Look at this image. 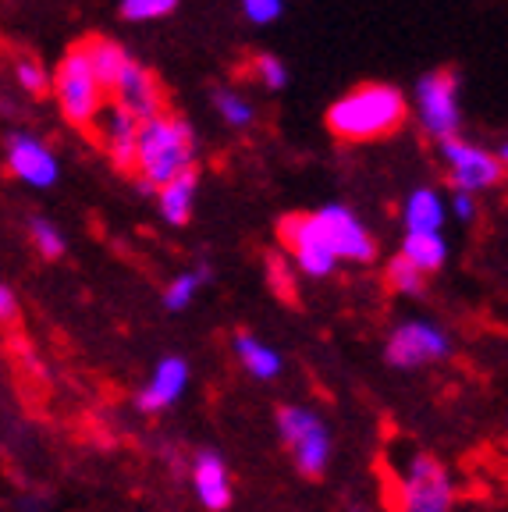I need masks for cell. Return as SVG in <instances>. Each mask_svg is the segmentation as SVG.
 <instances>
[{
    "instance_id": "4316f807",
    "label": "cell",
    "mask_w": 508,
    "mask_h": 512,
    "mask_svg": "<svg viewBox=\"0 0 508 512\" xmlns=\"http://www.w3.org/2000/svg\"><path fill=\"white\" fill-rule=\"evenodd\" d=\"M178 0H121V18L125 22H160V18L175 15Z\"/></svg>"
},
{
    "instance_id": "52a82bcc",
    "label": "cell",
    "mask_w": 508,
    "mask_h": 512,
    "mask_svg": "<svg viewBox=\"0 0 508 512\" xmlns=\"http://www.w3.org/2000/svg\"><path fill=\"white\" fill-rule=\"evenodd\" d=\"M278 431L281 441L292 448L299 473L320 477L327 459H331V434H327L324 420L306 406H285L278 409Z\"/></svg>"
},
{
    "instance_id": "484cf974",
    "label": "cell",
    "mask_w": 508,
    "mask_h": 512,
    "mask_svg": "<svg viewBox=\"0 0 508 512\" xmlns=\"http://www.w3.org/2000/svg\"><path fill=\"white\" fill-rule=\"evenodd\" d=\"M253 79L260 82L267 93H281V89L288 86V79H292V72H288V64L281 61V57L256 54L253 57Z\"/></svg>"
},
{
    "instance_id": "d4e9b609",
    "label": "cell",
    "mask_w": 508,
    "mask_h": 512,
    "mask_svg": "<svg viewBox=\"0 0 508 512\" xmlns=\"http://www.w3.org/2000/svg\"><path fill=\"white\" fill-rule=\"evenodd\" d=\"M29 239H32V249L43 256V260H61L64 256V235L54 221L47 217H32L29 221Z\"/></svg>"
},
{
    "instance_id": "6da1fadb",
    "label": "cell",
    "mask_w": 508,
    "mask_h": 512,
    "mask_svg": "<svg viewBox=\"0 0 508 512\" xmlns=\"http://www.w3.org/2000/svg\"><path fill=\"white\" fill-rule=\"evenodd\" d=\"M409 118V96L391 82L352 86L327 107V132L342 143H377L395 136Z\"/></svg>"
},
{
    "instance_id": "7402d4cb",
    "label": "cell",
    "mask_w": 508,
    "mask_h": 512,
    "mask_svg": "<svg viewBox=\"0 0 508 512\" xmlns=\"http://www.w3.org/2000/svg\"><path fill=\"white\" fill-rule=\"evenodd\" d=\"M214 111L228 128H249L256 121V104L246 93H239V89H217Z\"/></svg>"
},
{
    "instance_id": "ac0fdd59",
    "label": "cell",
    "mask_w": 508,
    "mask_h": 512,
    "mask_svg": "<svg viewBox=\"0 0 508 512\" xmlns=\"http://www.w3.org/2000/svg\"><path fill=\"white\" fill-rule=\"evenodd\" d=\"M79 47L86 50V57H89V64H93L96 79L104 82V86H107V96H111L114 79H118V72L125 68V61H128L132 54H128V50L121 47L118 40H111V36H89V40H82Z\"/></svg>"
},
{
    "instance_id": "9a60e30c",
    "label": "cell",
    "mask_w": 508,
    "mask_h": 512,
    "mask_svg": "<svg viewBox=\"0 0 508 512\" xmlns=\"http://www.w3.org/2000/svg\"><path fill=\"white\" fill-rule=\"evenodd\" d=\"M192 488H196L199 505L210 512H224L235 498L231 495V473L217 452H199L192 459Z\"/></svg>"
},
{
    "instance_id": "83f0119b",
    "label": "cell",
    "mask_w": 508,
    "mask_h": 512,
    "mask_svg": "<svg viewBox=\"0 0 508 512\" xmlns=\"http://www.w3.org/2000/svg\"><path fill=\"white\" fill-rule=\"evenodd\" d=\"M242 15L253 25H274L281 15H285V0H239Z\"/></svg>"
},
{
    "instance_id": "4dcf8cb0",
    "label": "cell",
    "mask_w": 508,
    "mask_h": 512,
    "mask_svg": "<svg viewBox=\"0 0 508 512\" xmlns=\"http://www.w3.org/2000/svg\"><path fill=\"white\" fill-rule=\"evenodd\" d=\"M270 274H274V285H278L281 296H288V292H292V274H288V267H285V274H281V260H270Z\"/></svg>"
},
{
    "instance_id": "3957f363",
    "label": "cell",
    "mask_w": 508,
    "mask_h": 512,
    "mask_svg": "<svg viewBox=\"0 0 508 512\" xmlns=\"http://www.w3.org/2000/svg\"><path fill=\"white\" fill-rule=\"evenodd\" d=\"M50 93H54L61 118L72 128H93L96 114L104 111V104L111 100V96H107V86L96 79L93 64H89V57L82 47H72L61 61H57Z\"/></svg>"
},
{
    "instance_id": "1f68e13d",
    "label": "cell",
    "mask_w": 508,
    "mask_h": 512,
    "mask_svg": "<svg viewBox=\"0 0 508 512\" xmlns=\"http://www.w3.org/2000/svg\"><path fill=\"white\" fill-rule=\"evenodd\" d=\"M498 153H501V160H505V168H508V143H505V146H501V150H498Z\"/></svg>"
},
{
    "instance_id": "8fae6325",
    "label": "cell",
    "mask_w": 508,
    "mask_h": 512,
    "mask_svg": "<svg viewBox=\"0 0 508 512\" xmlns=\"http://www.w3.org/2000/svg\"><path fill=\"white\" fill-rule=\"evenodd\" d=\"M320 224H324L331 249L338 253V260H349V264H370L377 256V242L370 235V228L363 224V217L356 210H349L345 203H327L317 210Z\"/></svg>"
},
{
    "instance_id": "f546056e",
    "label": "cell",
    "mask_w": 508,
    "mask_h": 512,
    "mask_svg": "<svg viewBox=\"0 0 508 512\" xmlns=\"http://www.w3.org/2000/svg\"><path fill=\"white\" fill-rule=\"evenodd\" d=\"M15 313H18V299H15V292H11L4 281H0V324H8V320H15Z\"/></svg>"
},
{
    "instance_id": "cb8c5ba5",
    "label": "cell",
    "mask_w": 508,
    "mask_h": 512,
    "mask_svg": "<svg viewBox=\"0 0 508 512\" xmlns=\"http://www.w3.org/2000/svg\"><path fill=\"white\" fill-rule=\"evenodd\" d=\"M388 285L395 288V292H402V296H420L423 285H427V271H420L413 260H405V256L398 253L388 260Z\"/></svg>"
},
{
    "instance_id": "8992f818",
    "label": "cell",
    "mask_w": 508,
    "mask_h": 512,
    "mask_svg": "<svg viewBox=\"0 0 508 512\" xmlns=\"http://www.w3.org/2000/svg\"><path fill=\"white\" fill-rule=\"evenodd\" d=\"M452 477L434 456L416 452L395 480V512H452Z\"/></svg>"
},
{
    "instance_id": "44dd1931",
    "label": "cell",
    "mask_w": 508,
    "mask_h": 512,
    "mask_svg": "<svg viewBox=\"0 0 508 512\" xmlns=\"http://www.w3.org/2000/svg\"><path fill=\"white\" fill-rule=\"evenodd\" d=\"M15 86L18 93H25L29 100H43V96L50 93V82H54V72H50L47 64L40 61V57H32V54H22L15 61Z\"/></svg>"
},
{
    "instance_id": "5b68a950",
    "label": "cell",
    "mask_w": 508,
    "mask_h": 512,
    "mask_svg": "<svg viewBox=\"0 0 508 512\" xmlns=\"http://www.w3.org/2000/svg\"><path fill=\"white\" fill-rule=\"evenodd\" d=\"M437 157L445 164V175L452 182V189H466V192H487V189H498L505 182L508 168L505 160H501L498 150L491 146H480L473 139L459 136H448L437 143Z\"/></svg>"
},
{
    "instance_id": "7c38bea8",
    "label": "cell",
    "mask_w": 508,
    "mask_h": 512,
    "mask_svg": "<svg viewBox=\"0 0 508 512\" xmlns=\"http://www.w3.org/2000/svg\"><path fill=\"white\" fill-rule=\"evenodd\" d=\"M111 100L118 107H125L128 114H135L139 121H146L164 111V86H160L157 75H153L143 61L128 57L125 68H121L111 86Z\"/></svg>"
},
{
    "instance_id": "d6986e66",
    "label": "cell",
    "mask_w": 508,
    "mask_h": 512,
    "mask_svg": "<svg viewBox=\"0 0 508 512\" xmlns=\"http://www.w3.org/2000/svg\"><path fill=\"white\" fill-rule=\"evenodd\" d=\"M398 253H402L405 260H413L420 271L434 274V271H441V267H445L448 242H445V235H441V232H405L402 249H398Z\"/></svg>"
},
{
    "instance_id": "5bb4252c",
    "label": "cell",
    "mask_w": 508,
    "mask_h": 512,
    "mask_svg": "<svg viewBox=\"0 0 508 512\" xmlns=\"http://www.w3.org/2000/svg\"><path fill=\"white\" fill-rule=\"evenodd\" d=\"M189 388V363L182 356H164V360L153 367V377L146 381V388L139 392V409L143 413H160V409H171L182 392Z\"/></svg>"
},
{
    "instance_id": "f1b7e54d",
    "label": "cell",
    "mask_w": 508,
    "mask_h": 512,
    "mask_svg": "<svg viewBox=\"0 0 508 512\" xmlns=\"http://www.w3.org/2000/svg\"><path fill=\"white\" fill-rule=\"evenodd\" d=\"M448 210H452L459 221H473V217H477V192L452 189V196H448Z\"/></svg>"
},
{
    "instance_id": "277c9868",
    "label": "cell",
    "mask_w": 508,
    "mask_h": 512,
    "mask_svg": "<svg viewBox=\"0 0 508 512\" xmlns=\"http://www.w3.org/2000/svg\"><path fill=\"white\" fill-rule=\"evenodd\" d=\"M409 111H413L416 125L423 136L434 143L462 132V82L448 68H437L416 79L413 96H409Z\"/></svg>"
},
{
    "instance_id": "e0dca14e",
    "label": "cell",
    "mask_w": 508,
    "mask_h": 512,
    "mask_svg": "<svg viewBox=\"0 0 508 512\" xmlns=\"http://www.w3.org/2000/svg\"><path fill=\"white\" fill-rule=\"evenodd\" d=\"M196 192H199V171L189 168L182 175H175L171 182H164L157 189V210L171 228L189 224L192 210H196Z\"/></svg>"
},
{
    "instance_id": "ba28073f",
    "label": "cell",
    "mask_w": 508,
    "mask_h": 512,
    "mask_svg": "<svg viewBox=\"0 0 508 512\" xmlns=\"http://www.w3.org/2000/svg\"><path fill=\"white\" fill-rule=\"evenodd\" d=\"M278 235L288 253H292L295 267H299L306 278H327V274H334L338 253L331 249V239H327L317 210H313V214H288L285 221L278 224Z\"/></svg>"
},
{
    "instance_id": "603a6c76",
    "label": "cell",
    "mask_w": 508,
    "mask_h": 512,
    "mask_svg": "<svg viewBox=\"0 0 508 512\" xmlns=\"http://www.w3.org/2000/svg\"><path fill=\"white\" fill-rule=\"evenodd\" d=\"M210 281V267H196V271H182L178 278H171V285H167L164 292V306L171 313H182L192 306V299L199 296V288Z\"/></svg>"
},
{
    "instance_id": "2e32d148",
    "label": "cell",
    "mask_w": 508,
    "mask_h": 512,
    "mask_svg": "<svg viewBox=\"0 0 508 512\" xmlns=\"http://www.w3.org/2000/svg\"><path fill=\"white\" fill-rule=\"evenodd\" d=\"M448 221V196L434 185H416L402 200V224L405 232H441Z\"/></svg>"
},
{
    "instance_id": "ffe728a7",
    "label": "cell",
    "mask_w": 508,
    "mask_h": 512,
    "mask_svg": "<svg viewBox=\"0 0 508 512\" xmlns=\"http://www.w3.org/2000/svg\"><path fill=\"white\" fill-rule=\"evenodd\" d=\"M235 356L246 367V374L260 377V381H270V377L281 374V356L278 349H270L267 342L253 335H235Z\"/></svg>"
},
{
    "instance_id": "9c48e42d",
    "label": "cell",
    "mask_w": 508,
    "mask_h": 512,
    "mask_svg": "<svg viewBox=\"0 0 508 512\" xmlns=\"http://www.w3.org/2000/svg\"><path fill=\"white\" fill-rule=\"evenodd\" d=\"M452 352V342L437 324L430 320H405L388 335V345H384V356H388L391 367L398 370H416L427 367V363L445 360Z\"/></svg>"
},
{
    "instance_id": "4fadbf2b",
    "label": "cell",
    "mask_w": 508,
    "mask_h": 512,
    "mask_svg": "<svg viewBox=\"0 0 508 512\" xmlns=\"http://www.w3.org/2000/svg\"><path fill=\"white\" fill-rule=\"evenodd\" d=\"M139 125L143 121L128 114L125 107H118L114 100H107L104 111L96 114L93 121V132L104 146V153L111 157L114 168L121 171H132L135 168V143H139Z\"/></svg>"
},
{
    "instance_id": "30bf717a",
    "label": "cell",
    "mask_w": 508,
    "mask_h": 512,
    "mask_svg": "<svg viewBox=\"0 0 508 512\" xmlns=\"http://www.w3.org/2000/svg\"><path fill=\"white\" fill-rule=\"evenodd\" d=\"M4 164L29 189H54L61 178V160L47 139L32 132H8L4 136Z\"/></svg>"
},
{
    "instance_id": "7a4b0ae2",
    "label": "cell",
    "mask_w": 508,
    "mask_h": 512,
    "mask_svg": "<svg viewBox=\"0 0 508 512\" xmlns=\"http://www.w3.org/2000/svg\"><path fill=\"white\" fill-rule=\"evenodd\" d=\"M196 168V128L182 114L160 111L139 125V143H135V175L139 189L157 192L182 171Z\"/></svg>"
}]
</instances>
